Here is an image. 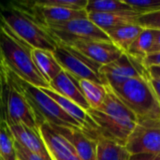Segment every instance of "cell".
Instances as JSON below:
<instances>
[{
  "mask_svg": "<svg viewBox=\"0 0 160 160\" xmlns=\"http://www.w3.org/2000/svg\"><path fill=\"white\" fill-rule=\"evenodd\" d=\"M87 112L98 126V132L101 137L125 146L138 124L137 116L117 98L109 85L102 105L98 109H90Z\"/></svg>",
  "mask_w": 160,
  "mask_h": 160,
  "instance_id": "6da1fadb",
  "label": "cell"
},
{
  "mask_svg": "<svg viewBox=\"0 0 160 160\" xmlns=\"http://www.w3.org/2000/svg\"><path fill=\"white\" fill-rule=\"evenodd\" d=\"M32 48L14 37L0 23V63L22 81L38 88H50L32 58Z\"/></svg>",
  "mask_w": 160,
  "mask_h": 160,
  "instance_id": "7a4b0ae2",
  "label": "cell"
},
{
  "mask_svg": "<svg viewBox=\"0 0 160 160\" xmlns=\"http://www.w3.org/2000/svg\"><path fill=\"white\" fill-rule=\"evenodd\" d=\"M3 70L11 84L24 97L31 107L38 128L42 124L47 123L52 126L80 129L83 132L82 126L70 117L52 98L44 93L41 88L22 81L4 68Z\"/></svg>",
  "mask_w": 160,
  "mask_h": 160,
  "instance_id": "3957f363",
  "label": "cell"
},
{
  "mask_svg": "<svg viewBox=\"0 0 160 160\" xmlns=\"http://www.w3.org/2000/svg\"><path fill=\"white\" fill-rule=\"evenodd\" d=\"M147 75L129 79L118 86L111 87L117 98L137 116L138 121L160 119V104Z\"/></svg>",
  "mask_w": 160,
  "mask_h": 160,
  "instance_id": "277c9868",
  "label": "cell"
},
{
  "mask_svg": "<svg viewBox=\"0 0 160 160\" xmlns=\"http://www.w3.org/2000/svg\"><path fill=\"white\" fill-rule=\"evenodd\" d=\"M0 23L14 37L32 49L53 52L57 42L51 34L11 6L0 11Z\"/></svg>",
  "mask_w": 160,
  "mask_h": 160,
  "instance_id": "5b68a950",
  "label": "cell"
},
{
  "mask_svg": "<svg viewBox=\"0 0 160 160\" xmlns=\"http://www.w3.org/2000/svg\"><path fill=\"white\" fill-rule=\"evenodd\" d=\"M63 70L78 80H87L102 85H109L106 78L100 73V65L92 61L70 46L57 43L52 52Z\"/></svg>",
  "mask_w": 160,
  "mask_h": 160,
  "instance_id": "8992f818",
  "label": "cell"
},
{
  "mask_svg": "<svg viewBox=\"0 0 160 160\" xmlns=\"http://www.w3.org/2000/svg\"><path fill=\"white\" fill-rule=\"evenodd\" d=\"M0 112V120H4L7 124H23L35 130H38L31 107L24 97L11 84L4 70Z\"/></svg>",
  "mask_w": 160,
  "mask_h": 160,
  "instance_id": "52a82bcc",
  "label": "cell"
},
{
  "mask_svg": "<svg viewBox=\"0 0 160 160\" xmlns=\"http://www.w3.org/2000/svg\"><path fill=\"white\" fill-rule=\"evenodd\" d=\"M59 44H68L75 40L93 39L111 41L107 34L88 18L76 19L67 22L44 27Z\"/></svg>",
  "mask_w": 160,
  "mask_h": 160,
  "instance_id": "ba28073f",
  "label": "cell"
},
{
  "mask_svg": "<svg viewBox=\"0 0 160 160\" xmlns=\"http://www.w3.org/2000/svg\"><path fill=\"white\" fill-rule=\"evenodd\" d=\"M126 148L131 156L151 154L160 157V119L138 121L128 139Z\"/></svg>",
  "mask_w": 160,
  "mask_h": 160,
  "instance_id": "9c48e42d",
  "label": "cell"
},
{
  "mask_svg": "<svg viewBox=\"0 0 160 160\" xmlns=\"http://www.w3.org/2000/svg\"><path fill=\"white\" fill-rule=\"evenodd\" d=\"M99 71L108 81L110 87L118 86L129 79L145 77L148 74V69L144 67L142 61L127 52H123L117 60L102 66Z\"/></svg>",
  "mask_w": 160,
  "mask_h": 160,
  "instance_id": "30bf717a",
  "label": "cell"
},
{
  "mask_svg": "<svg viewBox=\"0 0 160 160\" xmlns=\"http://www.w3.org/2000/svg\"><path fill=\"white\" fill-rule=\"evenodd\" d=\"M63 45L72 47L101 67L117 60L124 52L112 41L106 40L83 39Z\"/></svg>",
  "mask_w": 160,
  "mask_h": 160,
  "instance_id": "8fae6325",
  "label": "cell"
},
{
  "mask_svg": "<svg viewBox=\"0 0 160 160\" xmlns=\"http://www.w3.org/2000/svg\"><path fill=\"white\" fill-rule=\"evenodd\" d=\"M38 131L52 160H68L70 157L77 155L72 144L50 124H42L39 126Z\"/></svg>",
  "mask_w": 160,
  "mask_h": 160,
  "instance_id": "7c38bea8",
  "label": "cell"
},
{
  "mask_svg": "<svg viewBox=\"0 0 160 160\" xmlns=\"http://www.w3.org/2000/svg\"><path fill=\"white\" fill-rule=\"evenodd\" d=\"M50 88L60 96L71 100L86 112L91 108L81 89L79 80L62 70L53 80L50 82Z\"/></svg>",
  "mask_w": 160,
  "mask_h": 160,
  "instance_id": "4fadbf2b",
  "label": "cell"
},
{
  "mask_svg": "<svg viewBox=\"0 0 160 160\" xmlns=\"http://www.w3.org/2000/svg\"><path fill=\"white\" fill-rule=\"evenodd\" d=\"M16 142L26 150L52 160L38 130H35L23 124H8Z\"/></svg>",
  "mask_w": 160,
  "mask_h": 160,
  "instance_id": "5bb4252c",
  "label": "cell"
},
{
  "mask_svg": "<svg viewBox=\"0 0 160 160\" xmlns=\"http://www.w3.org/2000/svg\"><path fill=\"white\" fill-rule=\"evenodd\" d=\"M52 126V125H51ZM74 147L81 160H97V142L86 136L82 130L52 126Z\"/></svg>",
  "mask_w": 160,
  "mask_h": 160,
  "instance_id": "9a60e30c",
  "label": "cell"
},
{
  "mask_svg": "<svg viewBox=\"0 0 160 160\" xmlns=\"http://www.w3.org/2000/svg\"><path fill=\"white\" fill-rule=\"evenodd\" d=\"M140 16L141 14L134 10L110 13H88V19L104 32L121 25L135 24Z\"/></svg>",
  "mask_w": 160,
  "mask_h": 160,
  "instance_id": "2e32d148",
  "label": "cell"
},
{
  "mask_svg": "<svg viewBox=\"0 0 160 160\" xmlns=\"http://www.w3.org/2000/svg\"><path fill=\"white\" fill-rule=\"evenodd\" d=\"M143 30L139 24H126L107 30L105 33L111 41L122 52H127L128 48Z\"/></svg>",
  "mask_w": 160,
  "mask_h": 160,
  "instance_id": "e0dca14e",
  "label": "cell"
},
{
  "mask_svg": "<svg viewBox=\"0 0 160 160\" xmlns=\"http://www.w3.org/2000/svg\"><path fill=\"white\" fill-rule=\"evenodd\" d=\"M31 54L36 67L49 83L63 70L52 52L40 49H32Z\"/></svg>",
  "mask_w": 160,
  "mask_h": 160,
  "instance_id": "ac0fdd59",
  "label": "cell"
},
{
  "mask_svg": "<svg viewBox=\"0 0 160 160\" xmlns=\"http://www.w3.org/2000/svg\"><path fill=\"white\" fill-rule=\"evenodd\" d=\"M130 157L125 145L101 136L97 140V160H129Z\"/></svg>",
  "mask_w": 160,
  "mask_h": 160,
  "instance_id": "d6986e66",
  "label": "cell"
},
{
  "mask_svg": "<svg viewBox=\"0 0 160 160\" xmlns=\"http://www.w3.org/2000/svg\"><path fill=\"white\" fill-rule=\"evenodd\" d=\"M157 33L158 30L143 29L128 48L127 53L140 61H143V59L150 53V51L154 46Z\"/></svg>",
  "mask_w": 160,
  "mask_h": 160,
  "instance_id": "ffe728a7",
  "label": "cell"
},
{
  "mask_svg": "<svg viewBox=\"0 0 160 160\" xmlns=\"http://www.w3.org/2000/svg\"><path fill=\"white\" fill-rule=\"evenodd\" d=\"M81 89L91 109L99 108L107 96V85H102L87 80H79Z\"/></svg>",
  "mask_w": 160,
  "mask_h": 160,
  "instance_id": "44dd1931",
  "label": "cell"
},
{
  "mask_svg": "<svg viewBox=\"0 0 160 160\" xmlns=\"http://www.w3.org/2000/svg\"><path fill=\"white\" fill-rule=\"evenodd\" d=\"M85 10L88 13H110L132 10L124 0H88Z\"/></svg>",
  "mask_w": 160,
  "mask_h": 160,
  "instance_id": "7402d4cb",
  "label": "cell"
},
{
  "mask_svg": "<svg viewBox=\"0 0 160 160\" xmlns=\"http://www.w3.org/2000/svg\"><path fill=\"white\" fill-rule=\"evenodd\" d=\"M0 157L2 160H18L14 137L4 120H0Z\"/></svg>",
  "mask_w": 160,
  "mask_h": 160,
  "instance_id": "603a6c76",
  "label": "cell"
},
{
  "mask_svg": "<svg viewBox=\"0 0 160 160\" xmlns=\"http://www.w3.org/2000/svg\"><path fill=\"white\" fill-rule=\"evenodd\" d=\"M35 3L40 6L82 10L85 9L88 0H38L35 1Z\"/></svg>",
  "mask_w": 160,
  "mask_h": 160,
  "instance_id": "cb8c5ba5",
  "label": "cell"
},
{
  "mask_svg": "<svg viewBox=\"0 0 160 160\" xmlns=\"http://www.w3.org/2000/svg\"><path fill=\"white\" fill-rule=\"evenodd\" d=\"M132 10L139 14H147L160 10V0H124Z\"/></svg>",
  "mask_w": 160,
  "mask_h": 160,
  "instance_id": "d4e9b609",
  "label": "cell"
},
{
  "mask_svg": "<svg viewBox=\"0 0 160 160\" xmlns=\"http://www.w3.org/2000/svg\"><path fill=\"white\" fill-rule=\"evenodd\" d=\"M137 24L143 29L160 31V10L141 15L137 21Z\"/></svg>",
  "mask_w": 160,
  "mask_h": 160,
  "instance_id": "484cf974",
  "label": "cell"
},
{
  "mask_svg": "<svg viewBox=\"0 0 160 160\" xmlns=\"http://www.w3.org/2000/svg\"><path fill=\"white\" fill-rule=\"evenodd\" d=\"M15 149H16L18 160H48L39 155L34 154V153L26 150L25 148L21 146L16 142H15Z\"/></svg>",
  "mask_w": 160,
  "mask_h": 160,
  "instance_id": "4316f807",
  "label": "cell"
},
{
  "mask_svg": "<svg viewBox=\"0 0 160 160\" xmlns=\"http://www.w3.org/2000/svg\"><path fill=\"white\" fill-rule=\"evenodd\" d=\"M142 63L147 69L152 67H160V51L149 53L143 59Z\"/></svg>",
  "mask_w": 160,
  "mask_h": 160,
  "instance_id": "83f0119b",
  "label": "cell"
},
{
  "mask_svg": "<svg viewBox=\"0 0 160 160\" xmlns=\"http://www.w3.org/2000/svg\"><path fill=\"white\" fill-rule=\"evenodd\" d=\"M147 80L158 100L160 104V78L159 77H157V76H154V75H151L150 73H148L147 75Z\"/></svg>",
  "mask_w": 160,
  "mask_h": 160,
  "instance_id": "f1b7e54d",
  "label": "cell"
},
{
  "mask_svg": "<svg viewBox=\"0 0 160 160\" xmlns=\"http://www.w3.org/2000/svg\"><path fill=\"white\" fill-rule=\"evenodd\" d=\"M129 160H160V157L151 154H139L132 155Z\"/></svg>",
  "mask_w": 160,
  "mask_h": 160,
  "instance_id": "f546056e",
  "label": "cell"
},
{
  "mask_svg": "<svg viewBox=\"0 0 160 160\" xmlns=\"http://www.w3.org/2000/svg\"><path fill=\"white\" fill-rule=\"evenodd\" d=\"M160 51V31H158L157 33V37H156V40L154 43V46L152 47L150 53L152 52H159Z\"/></svg>",
  "mask_w": 160,
  "mask_h": 160,
  "instance_id": "4dcf8cb0",
  "label": "cell"
},
{
  "mask_svg": "<svg viewBox=\"0 0 160 160\" xmlns=\"http://www.w3.org/2000/svg\"><path fill=\"white\" fill-rule=\"evenodd\" d=\"M148 71L151 75L157 76L160 78V67H152L148 68Z\"/></svg>",
  "mask_w": 160,
  "mask_h": 160,
  "instance_id": "1f68e13d",
  "label": "cell"
},
{
  "mask_svg": "<svg viewBox=\"0 0 160 160\" xmlns=\"http://www.w3.org/2000/svg\"><path fill=\"white\" fill-rule=\"evenodd\" d=\"M2 88H3V68H2L1 63H0V101H1Z\"/></svg>",
  "mask_w": 160,
  "mask_h": 160,
  "instance_id": "d6a6232c",
  "label": "cell"
},
{
  "mask_svg": "<svg viewBox=\"0 0 160 160\" xmlns=\"http://www.w3.org/2000/svg\"><path fill=\"white\" fill-rule=\"evenodd\" d=\"M68 160H81V159H80V158H79L77 155H74V156L70 157V158H69Z\"/></svg>",
  "mask_w": 160,
  "mask_h": 160,
  "instance_id": "836d02e7",
  "label": "cell"
},
{
  "mask_svg": "<svg viewBox=\"0 0 160 160\" xmlns=\"http://www.w3.org/2000/svg\"><path fill=\"white\" fill-rule=\"evenodd\" d=\"M0 160H2V158H1V157H0Z\"/></svg>",
  "mask_w": 160,
  "mask_h": 160,
  "instance_id": "e575fe53",
  "label": "cell"
}]
</instances>
